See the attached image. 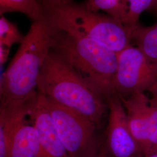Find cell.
Returning a JSON list of instances; mask_svg holds the SVG:
<instances>
[{
	"label": "cell",
	"instance_id": "17",
	"mask_svg": "<svg viewBox=\"0 0 157 157\" xmlns=\"http://www.w3.org/2000/svg\"><path fill=\"white\" fill-rule=\"evenodd\" d=\"M43 8H56L68 6L73 3V0H39Z\"/></svg>",
	"mask_w": 157,
	"mask_h": 157
},
{
	"label": "cell",
	"instance_id": "9",
	"mask_svg": "<svg viewBox=\"0 0 157 157\" xmlns=\"http://www.w3.org/2000/svg\"><path fill=\"white\" fill-rule=\"evenodd\" d=\"M29 117L39 136L40 157H71L57 135L44 97L39 93L37 102Z\"/></svg>",
	"mask_w": 157,
	"mask_h": 157
},
{
	"label": "cell",
	"instance_id": "21",
	"mask_svg": "<svg viewBox=\"0 0 157 157\" xmlns=\"http://www.w3.org/2000/svg\"><path fill=\"white\" fill-rule=\"evenodd\" d=\"M148 10L157 16V0L154 1L151 6Z\"/></svg>",
	"mask_w": 157,
	"mask_h": 157
},
{
	"label": "cell",
	"instance_id": "2",
	"mask_svg": "<svg viewBox=\"0 0 157 157\" xmlns=\"http://www.w3.org/2000/svg\"><path fill=\"white\" fill-rule=\"evenodd\" d=\"M51 51L73 68L90 89L107 100L116 93V52L93 40L53 29Z\"/></svg>",
	"mask_w": 157,
	"mask_h": 157
},
{
	"label": "cell",
	"instance_id": "1",
	"mask_svg": "<svg viewBox=\"0 0 157 157\" xmlns=\"http://www.w3.org/2000/svg\"><path fill=\"white\" fill-rule=\"evenodd\" d=\"M52 36L53 30L44 17L32 22L17 53L2 75L1 104L37 98V81L52 48Z\"/></svg>",
	"mask_w": 157,
	"mask_h": 157
},
{
	"label": "cell",
	"instance_id": "23",
	"mask_svg": "<svg viewBox=\"0 0 157 157\" xmlns=\"http://www.w3.org/2000/svg\"><path fill=\"white\" fill-rule=\"evenodd\" d=\"M133 157H144L140 153H139V154H136V155H135V156H133Z\"/></svg>",
	"mask_w": 157,
	"mask_h": 157
},
{
	"label": "cell",
	"instance_id": "18",
	"mask_svg": "<svg viewBox=\"0 0 157 157\" xmlns=\"http://www.w3.org/2000/svg\"><path fill=\"white\" fill-rule=\"evenodd\" d=\"M11 48L4 45H0V63L3 65L6 63L10 54Z\"/></svg>",
	"mask_w": 157,
	"mask_h": 157
},
{
	"label": "cell",
	"instance_id": "10",
	"mask_svg": "<svg viewBox=\"0 0 157 157\" xmlns=\"http://www.w3.org/2000/svg\"><path fill=\"white\" fill-rule=\"evenodd\" d=\"M37 100L38 97L33 100L9 101L1 104L0 157H10L13 138L33 109Z\"/></svg>",
	"mask_w": 157,
	"mask_h": 157
},
{
	"label": "cell",
	"instance_id": "22",
	"mask_svg": "<svg viewBox=\"0 0 157 157\" xmlns=\"http://www.w3.org/2000/svg\"><path fill=\"white\" fill-rule=\"evenodd\" d=\"M144 157H157V150L156 151L154 152L153 153H151Z\"/></svg>",
	"mask_w": 157,
	"mask_h": 157
},
{
	"label": "cell",
	"instance_id": "7",
	"mask_svg": "<svg viewBox=\"0 0 157 157\" xmlns=\"http://www.w3.org/2000/svg\"><path fill=\"white\" fill-rule=\"evenodd\" d=\"M129 128L143 157L157 150V107L144 93L120 97Z\"/></svg>",
	"mask_w": 157,
	"mask_h": 157
},
{
	"label": "cell",
	"instance_id": "13",
	"mask_svg": "<svg viewBox=\"0 0 157 157\" xmlns=\"http://www.w3.org/2000/svg\"><path fill=\"white\" fill-rule=\"evenodd\" d=\"M82 4L91 11L105 12L122 24L128 11V0H86Z\"/></svg>",
	"mask_w": 157,
	"mask_h": 157
},
{
	"label": "cell",
	"instance_id": "20",
	"mask_svg": "<svg viewBox=\"0 0 157 157\" xmlns=\"http://www.w3.org/2000/svg\"><path fill=\"white\" fill-rule=\"evenodd\" d=\"M93 157H109L108 154H107V152L105 151L104 147H103V145L102 144L101 148L99 150V151L98 152V153L95 155V156Z\"/></svg>",
	"mask_w": 157,
	"mask_h": 157
},
{
	"label": "cell",
	"instance_id": "11",
	"mask_svg": "<svg viewBox=\"0 0 157 157\" xmlns=\"http://www.w3.org/2000/svg\"><path fill=\"white\" fill-rule=\"evenodd\" d=\"M40 151L38 132L33 124L25 121L13 138L10 157H40Z\"/></svg>",
	"mask_w": 157,
	"mask_h": 157
},
{
	"label": "cell",
	"instance_id": "6",
	"mask_svg": "<svg viewBox=\"0 0 157 157\" xmlns=\"http://www.w3.org/2000/svg\"><path fill=\"white\" fill-rule=\"evenodd\" d=\"M117 55L115 90L119 97L144 93L157 86V61L150 59L133 45Z\"/></svg>",
	"mask_w": 157,
	"mask_h": 157
},
{
	"label": "cell",
	"instance_id": "16",
	"mask_svg": "<svg viewBox=\"0 0 157 157\" xmlns=\"http://www.w3.org/2000/svg\"><path fill=\"white\" fill-rule=\"evenodd\" d=\"M154 0H128V11L124 19V26L131 30L136 28L140 23L139 19L143 12L148 10Z\"/></svg>",
	"mask_w": 157,
	"mask_h": 157
},
{
	"label": "cell",
	"instance_id": "15",
	"mask_svg": "<svg viewBox=\"0 0 157 157\" xmlns=\"http://www.w3.org/2000/svg\"><path fill=\"white\" fill-rule=\"evenodd\" d=\"M25 36L17 25L8 21L4 15L0 18V45L11 48L14 44H21Z\"/></svg>",
	"mask_w": 157,
	"mask_h": 157
},
{
	"label": "cell",
	"instance_id": "19",
	"mask_svg": "<svg viewBox=\"0 0 157 157\" xmlns=\"http://www.w3.org/2000/svg\"><path fill=\"white\" fill-rule=\"evenodd\" d=\"M148 91L150 93L151 95L150 100L152 103L157 107V86L152 87Z\"/></svg>",
	"mask_w": 157,
	"mask_h": 157
},
{
	"label": "cell",
	"instance_id": "8",
	"mask_svg": "<svg viewBox=\"0 0 157 157\" xmlns=\"http://www.w3.org/2000/svg\"><path fill=\"white\" fill-rule=\"evenodd\" d=\"M109 118L105 144L103 145L109 157H133L140 153L129 128L124 104L115 93L107 100Z\"/></svg>",
	"mask_w": 157,
	"mask_h": 157
},
{
	"label": "cell",
	"instance_id": "3",
	"mask_svg": "<svg viewBox=\"0 0 157 157\" xmlns=\"http://www.w3.org/2000/svg\"><path fill=\"white\" fill-rule=\"evenodd\" d=\"M37 88L41 94L83 115L97 127L100 126L106 109L104 100L51 50L41 68Z\"/></svg>",
	"mask_w": 157,
	"mask_h": 157
},
{
	"label": "cell",
	"instance_id": "14",
	"mask_svg": "<svg viewBox=\"0 0 157 157\" xmlns=\"http://www.w3.org/2000/svg\"><path fill=\"white\" fill-rule=\"evenodd\" d=\"M21 12L32 22L40 19L43 15V7L39 0H0V13Z\"/></svg>",
	"mask_w": 157,
	"mask_h": 157
},
{
	"label": "cell",
	"instance_id": "4",
	"mask_svg": "<svg viewBox=\"0 0 157 157\" xmlns=\"http://www.w3.org/2000/svg\"><path fill=\"white\" fill-rule=\"evenodd\" d=\"M43 10V17L54 30L93 40L117 54L132 45L130 29L108 15L86 9L82 3Z\"/></svg>",
	"mask_w": 157,
	"mask_h": 157
},
{
	"label": "cell",
	"instance_id": "12",
	"mask_svg": "<svg viewBox=\"0 0 157 157\" xmlns=\"http://www.w3.org/2000/svg\"><path fill=\"white\" fill-rule=\"evenodd\" d=\"M132 41L150 59L157 61V22L151 26L140 24L132 30Z\"/></svg>",
	"mask_w": 157,
	"mask_h": 157
},
{
	"label": "cell",
	"instance_id": "5",
	"mask_svg": "<svg viewBox=\"0 0 157 157\" xmlns=\"http://www.w3.org/2000/svg\"><path fill=\"white\" fill-rule=\"evenodd\" d=\"M44 97L57 135L70 157L95 156L102 144L98 127L79 112Z\"/></svg>",
	"mask_w": 157,
	"mask_h": 157
}]
</instances>
